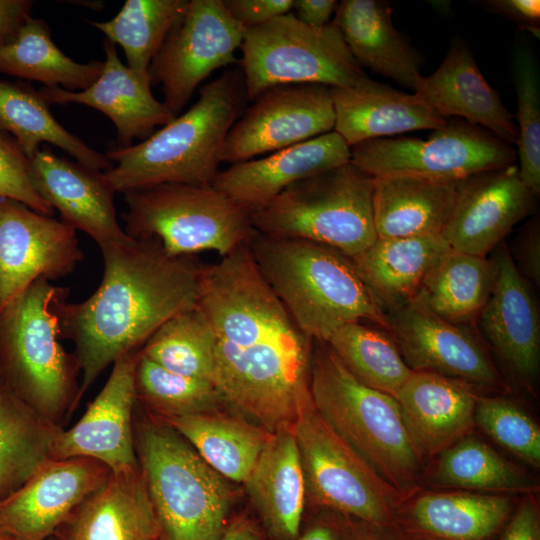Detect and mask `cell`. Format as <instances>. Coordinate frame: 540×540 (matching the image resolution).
<instances>
[{
  "mask_svg": "<svg viewBox=\"0 0 540 540\" xmlns=\"http://www.w3.org/2000/svg\"><path fill=\"white\" fill-rule=\"evenodd\" d=\"M124 195L126 234L154 238L171 256L215 251L223 257L253 230L250 214L212 185L169 183Z\"/></svg>",
  "mask_w": 540,
  "mask_h": 540,
  "instance_id": "cell-9",
  "label": "cell"
},
{
  "mask_svg": "<svg viewBox=\"0 0 540 540\" xmlns=\"http://www.w3.org/2000/svg\"><path fill=\"white\" fill-rule=\"evenodd\" d=\"M325 343L357 380L394 398L413 373L393 340L359 321L338 328Z\"/></svg>",
  "mask_w": 540,
  "mask_h": 540,
  "instance_id": "cell-40",
  "label": "cell"
},
{
  "mask_svg": "<svg viewBox=\"0 0 540 540\" xmlns=\"http://www.w3.org/2000/svg\"><path fill=\"white\" fill-rule=\"evenodd\" d=\"M67 287L39 279L0 310V379L46 421L79 401L77 360L60 338L55 302Z\"/></svg>",
  "mask_w": 540,
  "mask_h": 540,
  "instance_id": "cell-6",
  "label": "cell"
},
{
  "mask_svg": "<svg viewBox=\"0 0 540 540\" xmlns=\"http://www.w3.org/2000/svg\"><path fill=\"white\" fill-rule=\"evenodd\" d=\"M463 181L403 175L374 178L372 206L377 238L441 235Z\"/></svg>",
  "mask_w": 540,
  "mask_h": 540,
  "instance_id": "cell-31",
  "label": "cell"
},
{
  "mask_svg": "<svg viewBox=\"0 0 540 540\" xmlns=\"http://www.w3.org/2000/svg\"><path fill=\"white\" fill-rule=\"evenodd\" d=\"M230 15L244 28L263 25L292 12L294 0H222Z\"/></svg>",
  "mask_w": 540,
  "mask_h": 540,
  "instance_id": "cell-47",
  "label": "cell"
},
{
  "mask_svg": "<svg viewBox=\"0 0 540 540\" xmlns=\"http://www.w3.org/2000/svg\"><path fill=\"white\" fill-rule=\"evenodd\" d=\"M220 540H267L262 527L245 515L229 520Z\"/></svg>",
  "mask_w": 540,
  "mask_h": 540,
  "instance_id": "cell-53",
  "label": "cell"
},
{
  "mask_svg": "<svg viewBox=\"0 0 540 540\" xmlns=\"http://www.w3.org/2000/svg\"><path fill=\"white\" fill-rule=\"evenodd\" d=\"M104 273L81 302L54 305L61 339L74 344L81 373L78 399L121 356L141 349L167 320L197 304L201 267L192 256H171L154 238L100 247Z\"/></svg>",
  "mask_w": 540,
  "mask_h": 540,
  "instance_id": "cell-2",
  "label": "cell"
},
{
  "mask_svg": "<svg viewBox=\"0 0 540 540\" xmlns=\"http://www.w3.org/2000/svg\"><path fill=\"white\" fill-rule=\"evenodd\" d=\"M230 128L221 162L231 164L272 153L334 131L330 87L283 84L259 94Z\"/></svg>",
  "mask_w": 540,
  "mask_h": 540,
  "instance_id": "cell-14",
  "label": "cell"
},
{
  "mask_svg": "<svg viewBox=\"0 0 540 540\" xmlns=\"http://www.w3.org/2000/svg\"><path fill=\"white\" fill-rule=\"evenodd\" d=\"M0 198L18 201L46 216H52L54 213V209L34 188L30 159L24 154L16 140L1 130Z\"/></svg>",
  "mask_w": 540,
  "mask_h": 540,
  "instance_id": "cell-46",
  "label": "cell"
},
{
  "mask_svg": "<svg viewBox=\"0 0 540 540\" xmlns=\"http://www.w3.org/2000/svg\"><path fill=\"white\" fill-rule=\"evenodd\" d=\"M214 351V331L196 304L163 323L140 353L172 372L212 383Z\"/></svg>",
  "mask_w": 540,
  "mask_h": 540,
  "instance_id": "cell-41",
  "label": "cell"
},
{
  "mask_svg": "<svg viewBox=\"0 0 540 540\" xmlns=\"http://www.w3.org/2000/svg\"><path fill=\"white\" fill-rule=\"evenodd\" d=\"M110 474L89 458L49 461L0 501V530L16 540H47Z\"/></svg>",
  "mask_w": 540,
  "mask_h": 540,
  "instance_id": "cell-18",
  "label": "cell"
},
{
  "mask_svg": "<svg viewBox=\"0 0 540 540\" xmlns=\"http://www.w3.org/2000/svg\"><path fill=\"white\" fill-rule=\"evenodd\" d=\"M140 350L117 359L83 416L69 429L58 430L53 444L54 460L89 458L103 464L112 474L139 469L132 418Z\"/></svg>",
  "mask_w": 540,
  "mask_h": 540,
  "instance_id": "cell-16",
  "label": "cell"
},
{
  "mask_svg": "<svg viewBox=\"0 0 540 540\" xmlns=\"http://www.w3.org/2000/svg\"><path fill=\"white\" fill-rule=\"evenodd\" d=\"M30 170L39 195L99 248L129 239L116 217L115 192L102 172L58 157L49 149H40L30 159Z\"/></svg>",
  "mask_w": 540,
  "mask_h": 540,
  "instance_id": "cell-23",
  "label": "cell"
},
{
  "mask_svg": "<svg viewBox=\"0 0 540 540\" xmlns=\"http://www.w3.org/2000/svg\"><path fill=\"white\" fill-rule=\"evenodd\" d=\"M103 62L78 63L53 42L49 25L32 16L0 48V73L41 82L46 87L82 91L99 77Z\"/></svg>",
  "mask_w": 540,
  "mask_h": 540,
  "instance_id": "cell-37",
  "label": "cell"
},
{
  "mask_svg": "<svg viewBox=\"0 0 540 540\" xmlns=\"http://www.w3.org/2000/svg\"><path fill=\"white\" fill-rule=\"evenodd\" d=\"M350 147L335 131L219 170L212 186L250 215L304 178L350 162Z\"/></svg>",
  "mask_w": 540,
  "mask_h": 540,
  "instance_id": "cell-21",
  "label": "cell"
},
{
  "mask_svg": "<svg viewBox=\"0 0 540 540\" xmlns=\"http://www.w3.org/2000/svg\"><path fill=\"white\" fill-rule=\"evenodd\" d=\"M475 424L497 444L533 467L540 466V428L519 405L503 397L479 396Z\"/></svg>",
  "mask_w": 540,
  "mask_h": 540,
  "instance_id": "cell-44",
  "label": "cell"
},
{
  "mask_svg": "<svg viewBox=\"0 0 540 540\" xmlns=\"http://www.w3.org/2000/svg\"><path fill=\"white\" fill-rule=\"evenodd\" d=\"M332 23L361 67L416 91L422 78L420 59L392 21L388 3L378 0H343Z\"/></svg>",
  "mask_w": 540,
  "mask_h": 540,
  "instance_id": "cell-29",
  "label": "cell"
},
{
  "mask_svg": "<svg viewBox=\"0 0 540 540\" xmlns=\"http://www.w3.org/2000/svg\"><path fill=\"white\" fill-rule=\"evenodd\" d=\"M135 444L162 540H220L232 503L226 479L168 424L141 423Z\"/></svg>",
  "mask_w": 540,
  "mask_h": 540,
  "instance_id": "cell-7",
  "label": "cell"
},
{
  "mask_svg": "<svg viewBox=\"0 0 540 540\" xmlns=\"http://www.w3.org/2000/svg\"><path fill=\"white\" fill-rule=\"evenodd\" d=\"M479 396L477 388L464 381L413 371L395 399L410 441L422 461L438 456L471 434Z\"/></svg>",
  "mask_w": 540,
  "mask_h": 540,
  "instance_id": "cell-24",
  "label": "cell"
},
{
  "mask_svg": "<svg viewBox=\"0 0 540 540\" xmlns=\"http://www.w3.org/2000/svg\"><path fill=\"white\" fill-rule=\"evenodd\" d=\"M0 540H16L4 531L0 530Z\"/></svg>",
  "mask_w": 540,
  "mask_h": 540,
  "instance_id": "cell-54",
  "label": "cell"
},
{
  "mask_svg": "<svg viewBox=\"0 0 540 540\" xmlns=\"http://www.w3.org/2000/svg\"><path fill=\"white\" fill-rule=\"evenodd\" d=\"M33 3L31 0H0V48L32 16Z\"/></svg>",
  "mask_w": 540,
  "mask_h": 540,
  "instance_id": "cell-51",
  "label": "cell"
},
{
  "mask_svg": "<svg viewBox=\"0 0 540 540\" xmlns=\"http://www.w3.org/2000/svg\"><path fill=\"white\" fill-rule=\"evenodd\" d=\"M334 131L349 147L416 130H436L447 120L415 93L372 79L355 87H330Z\"/></svg>",
  "mask_w": 540,
  "mask_h": 540,
  "instance_id": "cell-27",
  "label": "cell"
},
{
  "mask_svg": "<svg viewBox=\"0 0 540 540\" xmlns=\"http://www.w3.org/2000/svg\"><path fill=\"white\" fill-rule=\"evenodd\" d=\"M76 229L0 198V310L39 279L57 280L84 260Z\"/></svg>",
  "mask_w": 540,
  "mask_h": 540,
  "instance_id": "cell-15",
  "label": "cell"
},
{
  "mask_svg": "<svg viewBox=\"0 0 540 540\" xmlns=\"http://www.w3.org/2000/svg\"><path fill=\"white\" fill-rule=\"evenodd\" d=\"M484 3L490 11L506 16L521 28L539 36V0H491Z\"/></svg>",
  "mask_w": 540,
  "mask_h": 540,
  "instance_id": "cell-50",
  "label": "cell"
},
{
  "mask_svg": "<svg viewBox=\"0 0 540 540\" xmlns=\"http://www.w3.org/2000/svg\"><path fill=\"white\" fill-rule=\"evenodd\" d=\"M516 257L520 263L518 270L533 283L540 284V227L538 219H533L518 239Z\"/></svg>",
  "mask_w": 540,
  "mask_h": 540,
  "instance_id": "cell-49",
  "label": "cell"
},
{
  "mask_svg": "<svg viewBox=\"0 0 540 540\" xmlns=\"http://www.w3.org/2000/svg\"><path fill=\"white\" fill-rule=\"evenodd\" d=\"M374 178L351 161L299 180L252 213L264 235L312 241L353 257L376 240Z\"/></svg>",
  "mask_w": 540,
  "mask_h": 540,
  "instance_id": "cell-8",
  "label": "cell"
},
{
  "mask_svg": "<svg viewBox=\"0 0 540 540\" xmlns=\"http://www.w3.org/2000/svg\"><path fill=\"white\" fill-rule=\"evenodd\" d=\"M294 540H406L396 525L375 524L329 509H315Z\"/></svg>",
  "mask_w": 540,
  "mask_h": 540,
  "instance_id": "cell-45",
  "label": "cell"
},
{
  "mask_svg": "<svg viewBox=\"0 0 540 540\" xmlns=\"http://www.w3.org/2000/svg\"><path fill=\"white\" fill-rule=\"evenodd\" d=\"M50 104L29 85L0 80V130L13 135L29 158L44 142L55 145L91 170L105 172L113 163L65 129L50 112Z\"/></svg>",
  "mask_w": 540,
  "mask_h": 540,
  "instance_id": "cell-34",
  "label": "cell"
},
{
  "mask_svg": "<svg viewBox=\"0 0 540 540\" xmlns=\"http://www.w3.org/2000/svg\"><path fill=\"white\" fill-rule=\"evenodd\" d=\"M536 196L515 164L476 174L463 181L441 236L452 250L486 257L528 215Z\"/></svg>",
  "mask_w": 540,
  "mask_h": 540,
  "instance_id": "cell-19",
  "label": "cell"
},
{
  "mask_svg": "<svg viewBox=\"0 0 540 540\" xmlns=\"http://www.w3.org/2000/svg\"><path fill=\"white\" fill-rule=\"evenodd\" d=\"M240 49L248 101L277 85L349 88L370 80L332 22L314 28L292 12L247 28Z\"/></svg>",
  "mask_w": 540,
  "mask_h": 540,
  "instance_id": "cell-10",
  "label": "cell"
},
{
  "mask_svg": "<svg viewBox=\"0 0 540 540\" xmlns=\"http://www.w3.org/2000/svg\"><path fill=\"white\" fill-rule=\"evenodd\" d=\"M217 473L244 483L273 433L258 424L216 412L165 420Z\"/></svg>",
  "mask_w": 540,
  "mask_h": 540,
  "instance_id": "cell-33",
  "label": "cell"
},
{
  "mask_svg": "<svg viewBox=\"0 0 540 540\" xmlns=\"http://www.w3.org/2000/svg\"><path fill=\"white\" fill-rule=\"evenodd\" d=\"M292 432L306 503L381 525H395L401 495L303 399Z\"/></svg>",
  "mask_w": 540,
  "mask_h": 540,
  "instance_id": "cell-11",
  "label": "cell"
},
{
  "mask_svg": "<svg viewBox=\"0 0 540 540\" xmlns=\"http://www.w3.org/2000/svg\"><path fill=\"white\" fill-rule=\"evenodd\" d=\"M388 330L413 371L441 374L475 388L503 387L502 379L476 337L412 299L387 313Z\"/></svg>",
  "mask_w": 540,
  "mask_h": 540,
  "instance_id": "cell-17",
  "label": "cell"
},
{
  "mask_svg": "<svg viewBox=\"0 0 540 540\" xmlns=\"http://www.w3.org/2000/svg\"><path fill=\"white\" fill-rule=\"evenodd\" d=\"M451 250L441 235L377 238L350 259L382 304L392 309L412 300L430 270Z\"/></svg>",
  "mask_w": 540,
  "mask_h": 540,
  "instance_id": "cell-32",
  "label": "cell"
},
{
  "mask_svg": "<svg viewBox=\"0 0 540 540\" xmlns=\"http://www.w3.org/2000/svg\"><path fill=\"white\" fill-rule=\"evenodd\" d=\"M247 245L265 282L313 341L327 342L338 328L360 319L388 330L384 305L346 255L312 241L254 229Z\"/></svg>",
  "mask_w": 540,
  "mask_h": 540,
  "instance_id": "cell-4",
  "label": "cell"
},
{
  "mask_svg": "<svg viewBox=\"0 0 540 540\" xmlns=\"http://www.w3.org/2000/svg\"><path fill=\"white\" fill-rule=\"evenodd\" d=\"M517 95L519 175L538 196L540 193V81L534 57L527 50L514 60Z\"/></svg>",
  "mask_w": 540,
  "mask_h": 540,
  "instance_id": "cell-43",
  "label": "cell"
},
{
  "mask_svg": "<svg viewBox=\"0 0 540 540\" xmlns=\"http://www.w3.org/2000/svg\"><path fill=\"white\" fill-rule=\"evenodd\" d=\"M59 428L36 414L0 379V501L53 458Z\"/></svg>",
  "mask_w": 540,
  "mask_h": 540,
  "instance_id": "cell-35",
  "label": "cell"
},
{
  "mask_svg": "<svg viewBox=\"0 0 540 540\" xmlns=\"http://www.w3.org/2000/svg\"><path fill=\"white\" fill-rule=\"evenodd\" d=\"M105 61L96 81L82 91H67L61 87L39 89L51 104L77 103L105 114L114 124L121 147L132 145L136 139L148 138L157 126H165L175 116L164 102L151 91L149 75H141L120 60L116 45L104 39Z\"/></svg>",
  "mask_w": 540,
  "mask_h": 540,
  "instance_id": "cell-22",
  "label": "cell"
},
{
  "mask_svg": "<svg viewBox=\"0 0 540 540\" xmlns=\"http://www.w3.org/2000/svg\"><path fill=\"white\" fill-rule=\"evenodd\" d=\"M432 480L440 486L495 494H534L538 484L490 445L469 434L437 456Z\"/></svg>",
  "mask_w": 540,
  "mask_h": 540,
  "instance_id": "cell-38",
  "label": "cell"
},
{
  "mask_svg": "<svg viewBox=\"0 0 540 540\" xmlns=\"http://www.w3.org/2000/svg\"><path fill=\"white\" fill-rule=\"evenodd\" d=\"M66 524L63 540H162L140 468L111 473Z\"/></svg>",
  "mask_w": 540,
  "mask_h": 540,
  "instance_id": "cell-30",
  "label": "cell"
},
{
  "mask_svg": "<svg viewBox=\"0 0 540 540\" xmlns=\"http://www.w3.org/2000/svg\"><path fill=\"white\" fill-rule=\"evenodd\" d=\"M493 260L495 283L477 317L478 325L500 361L528 387L539 373V311L507 247L502 245Z\"/></svg>",
  "mask_w": 540,
  "mask_h": 540,
  "instance_id": "cell-20",
  "label": "cell"
},
{
  "mask_svg": "<svg viewBox=\"0 0 540 540\" xmlns=\"http://www.w3.org/2000/svg\"><path fill=\"white\" fill-rule=\"evenodd\" d=\"M136 399L164 419L216 412L223 403L215 386L172 372L141 353L135 371Z\"/></svg>",
  "mask_w": 540,
  "mask_h": 540,
  "instance_id": "cell-42",
  "label": "cell"
},
{
  "mask_svg": "<svg viewBox=\"0 0 540 540\" xmlns=\"http://www.w3.org/2000/svg\"><path fill=\"white\" fill-rule=\"evenodd\" d=\"M495 278L493 259L451 250L430 270L413 299L440 318L462 325L478 317Z\"/></svg>",
  "mask_w": 540,
  "mask_h": 540,
  "instance_id": "cell-36",
  "label": "cell"
},
{
  "mask_svg": "<svg viewBox=\"0 0 540 540\" xmlns=\"http://www.w3.org/2000/svg\"><path fill=\"white\" fill-rule=\"evenodd\" d=\"M414 93L446 119L461 118L510 146L517 144L514 115L484 79L473 53L464 44H454L436 71L422 76Z\"/></svg>",
  "mask_w": 540,
  "mask_h": 540,
  "instance_id": "cell-26",
  "label": "cell"
},
{
  "mask_svg": "<svg viewBox=\"0 0 540 540\" xmlns=\"http://www.w3.org/2000/svg\"><path fill=\"white\" fill-rule=\"evenodd\" d=\"M197 306L215 334L213 385L223 403L275 433L310 395L313 340L258 271L247 242L201 267Z\"/></svg>",
  "mask_w": 540,
  "mask_h": 540,
  "instance_id": "cell-1",
  "label": "cell"
},
{
  "mask_svg": "<svg viewBox=\"0 0 540 540\" xmlns=\"http://www.w3.org/2000/svg\"><path fill=\"white\" fill-rule=\"evenodd\" d=\"M335 0H294V16L303 24L319 28L327 25L337 8Z\"/></svg>",
  "mask_w": 540,
  "mask_h": 540,
  "instance_id": "cell-52",
  "label": "cell"
},
{
  "mask_svg": "<svg viewBox=\"0 0 540 540\" xmlns=\"http://www.w3.org/2000/svg\"><path fill=\"white\" fill-rule=\"evenodd\" d=\"M512 510L509 494L416 492L399 504L395 525L406 540H492Z\"/></svg>",
  "mask_w": 540,
  "mask_h": 540,
  "instance_id": "cell-25",
  "label": "cell"
},
{
  "mask_svg": "<svg viewBox=\"0 0 540 540\" xmlns=\"http://www.w3.org/2000/svg\"><path fill=\"white\" fill-rule=\"evenodd\" d=\"M246 28L222 0H190L180 24L152 60L151 84H160L164 103L177 117L213 71L236 61Z\"/></svg>",
  "mask_w": 540,
  "mask_h": 540,
  "instance_id": "cell-13",
  "label": "cell"
},
{
  "mask_svg": "<svg viewBox=\"0 0 540 540\" xmlns=\"http://www.w3.org/2000/svg\"><path fill=\"white\" fill-rule=\"evenodd\" d=\"M498 540H540V513L534 494H527L517 505Z\"/></svg>",
  "mask_w": 540,
  "mask_h": 540,
  "instance_id": "cell-48",
  "label": "cell"
},
{
  "mask_svg": "<svg viewBox=\"0 0 540 540\" xmlns=\"http://www.w3.org/2000/svg\"><path fill=\"white\" fill-rule=\"evenodd\" d=\"M190 0H127L107 21L86 20L108 41L121 46L127 66L149 75V66L170 33L180 24Z\"/></svg>",
  "mask_w": 540,
  "mask_h": 540,
  "instance_id": "cell-39",
  "label": "cell"
},
{
  "mask_svg": "<svg viewBox=\"0 0 540 540\" xmlns=\"http://www.w3.org/2000/svg\"><path fill=\"white\" fill-rule=\"evenodd\" d=\"M243 484L266 536L294 540L303 524L306 491L292 429L272 434Z\"/></svg>",
  "mask_w": 540,
  "mask_h": 540,
  "instance_id": "cell-28",
  "label": "cell"
},
{
  "mask_svg": "<svg viewBox=\"0 0 540 540\" xmlns=\"http://www.w3.org/2000/svg\"><path fill=\"white\" fill-rule=\"evenodd\" d=\"M309 389L314 407L402 497L417 492L422 459L396 399L357 380L325 342L314 341Z\"/></svg>",
  "mask_w": 540,
  "mask_h": 540,
  "instance_id": "cell-5",
  "label": "cell"
},
{
  "mask_svg": "<svg viewBox=\"0 0 540 540\" xmlns=\"http://www.w3.org/2000/svg\"><path fill=\"white\" fill-rule=\"evenodd\" d=\"M241 70L225 71L203 85L183 114L138 144L105 154L116 163L102 172L115 193L161 184L210 186L219 171L225 138L247 102Z\"/></svg>",
  "mask_w": 540,
  "mask_h": 540,
  "instance_id": "cell-3",
  "label": "cell"
},
{
  "mask_svg": "<svg viewBox=\"0 0 540 540\" xmlns=\"http://www.w3.org/2000/svg\"><path fill=\"white\" fill-rule=\"evenodd\" d=\"M427 139L377 138L350 147L351 162L373 178L415 176L462 181L515 164L516 152L482 127L448 119Z\"/></svg>",
  "mask_w": 540,
  "mask_h": 540,
  "instance_id": "cell-12",
  "label": "cell"
}]
</instances>
